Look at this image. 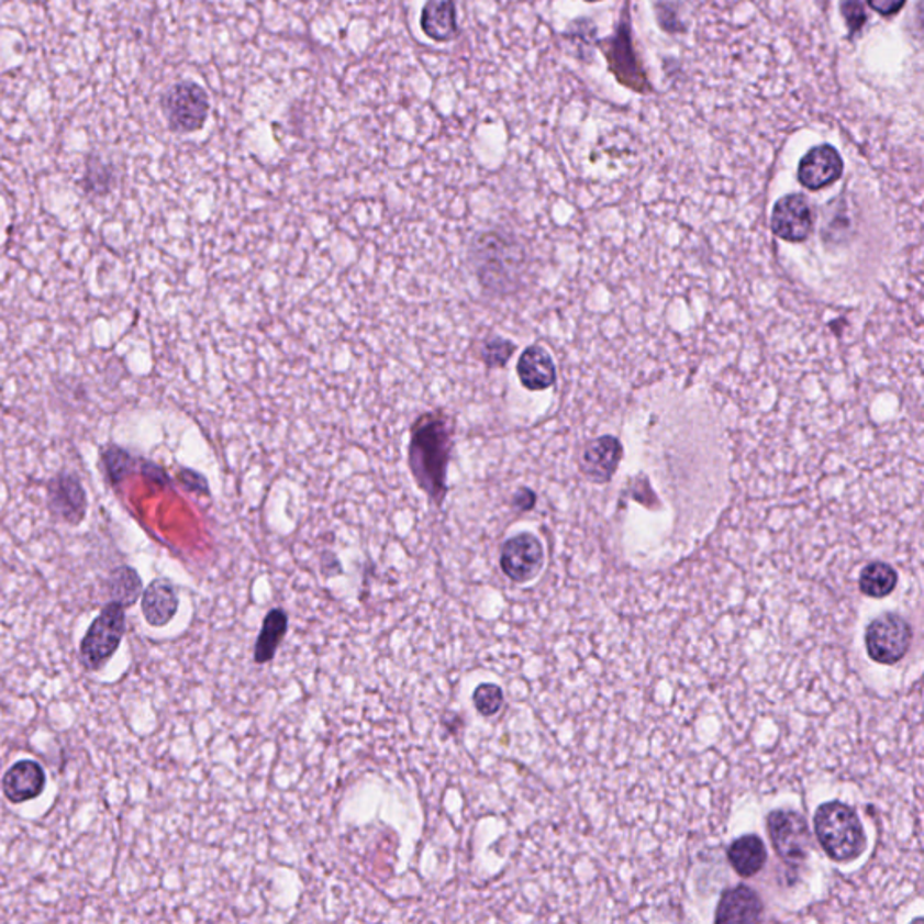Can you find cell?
Masks as SVG:
<instances>
[{
    "mask_svg": "<svg viewBox=\"0 0 924 924\" xmlns=\"http://www.w3.org/2000/svg\"><path fill=\"white\" fill-rule=\"evenodd\" d=\"M515 353V345L510 344L508 339L496 338L488 342L482 350V359H485L488 367H502L508 364L511 354Z\"/></svg>",
    "mask_w": 924,
    "mask_h": 924,
    "instance_id": "603a6c76",
    "label": "cell"
},
{
    "mask_svg": "<svg viewBox=\"0 0 924 924\" xmlns=\"http://www.w3.org/2000/svg\"><path fill=\"white\" fill-rule=\"evenodd\" d=\"M898 583V572L883 561H872L859 575V589L869 598L889 597Z\"/></svg>",
    "mask_w": 924,
    "mask_h": 924,
    "instance_id": "ffe728a7",
    "label": "cell"
},
{
    "mask_svg": "<svg viewBox=\"0 0 924 924\" xmlns=\"http://www.w3.org/2000/svg\"><path fill=\"white\" fill-rule=\"evenodd\" d=\"M764 904L755 890L735 887L724 892L719 901L715 921L717 923H753L762 917Z\"/></svg>",
    "mask_w": 924,
    "mask_h": 924,
    "instance_id": "5bb4252c",
    "label": "cell"
},
{
    "mask_svg": "<svg viewBox=\"0 0 924 924\" xmlns=\"http://www.w3.org/2000/svg\"><path fill=\"white\" fill-rule=\"evenodd\" d=\"M544 566V549L535 535L521 533L505 542L500 553V567L510 580L525 583L533 580Z\"/></svg>",
    "mask_w": 924,
    "mask_h": 924,
    "instance_id": "ba28073f",
    "label": "cell"
},
{
    "mask_svg": "<svg viewBox=\"0 0 924 924\" xmlns=\"http://www.w3.org/2000/svg\"><path fill=\"white\" fill-rule=\"evenodd\" d=\"M162 111L170 131L192 134L207 123L210 97L196 81H177L163 92Z\"/></svg>",
    "mask_w": 924,
    "mask_h": 924,
    "instance_id": "5b68a950",
    "label": "cell"
},
{
    "mask_svg": "<svg viewBox=\"0 0 924 924\" xmlns=\"http://www.w3.org/2000/svg\"><path fill=\"white\" fill-rule=\"evenodd\" d=\"M474 706L482 717H493L504 706V692L493 682H485L475 688Z\"/></svg>",
    "mask_w": 924,
    "mask_h": 924,
    "instance_id": "7402d4cb",
    "label": "cell"
},
{
    "mask_svg": "<svg viewBox=\"0 0 924 924\" xmlns=\"http://www.w3.org/2000/svg\"><path fill=\"white\" fill-rule=\"evenodd\" d=\"M109 592L112 601H118L123 606L134 605L143 592L142 578L132 567H118L109 578Z\"/></svg>",
    "mask_w": 924,
    "mask_h": 924,
    "instance_id": "44dd1931",
    "label": "cell"
},
{
    "mask_svg": "<svg viewBox=\"0 0 924 924\" xmlns=\"http://www.w3.org/2000/svg\"><path fill=\"white\" fill-rule=\"evenodd\" d=\"M51 510L62 521L78 524L86 515V491L73 475H60L49 485Z\"/></svg>",
    "mask_w": 924,
    "mask_h": 924,
    "instance_id": "7c38bea8",
    "label": "cell"
},
{
    "mask_svg": "<svg viewBox=\"0 0 924 924\" xmlns=\"http://www.w3.org/2000/svg\"><path fill=\"white\" fill-rule=\"evenodd\" d=\"M44 789L46 771L35 760H19L2 777V793L11 803L38 799Z\"/></svg>",
    "mask_w": 924,
    "mask_h": 924,
    "instance_id": "8fae6325",
    "label": "cell"
},
{
    "mask_svg": "<svg viewBox=\"0 0 924 924\" xmlns=\"http://www.w3.org/2000/svg\"><path fill=\"white\" fill-rule=\"evenodd\" d=\"M535 504V496L530 490H521V493L515 497V508L519 510H531Z\"/></svg>",
    "mask_w": 924,
    "mask_h": 924,
    "instance_id": "484cf974",
    "label": "cell"
},
{
    "mask_svg": "<svg viewBox=\"0 0 924 924\" xmlns=\"http://www.w3.org/2000/svg\"><path fill=\"white\" fill-rule=\"evenodd\" d=\"M516 372H519V378H521V383L524 385L525 389L535 390V392L549 389L556 379L553 359H550L547 350L542 349L538 345H531L521 354Z\"/></svg>",
    "mask_w": 924,
    "mask_h": 924,
    "instance_id": "2e32d148",
    "label": "cell"
},
{
    "mask_svg": "<svg viewBox=\"0 0 924 924\" xmlns=\"http://www.w3.org/2000/svg\"><path fill=\"white\" fill-rule=\"evenodd\" d=\"M814 831L828 858L838 864L858 858L867 844L861 820L847 803H824L814 814Z\"/></svg>",
    "mask_w": 924,
    "mask_h": 924,
    "instance_id": "3957f363",
    "label": "cell"
},
{
    "mask_svg": "<svg viewBox=\"0 0 924 924\" xmlns=\"http://www.w3.org/2000/svg\"><path fill=\"white\" fill-rule=\"evenodd\" d=\"M454 426L441 410L420 415L412 425L409 465L415 485L425 491L435 505L446 497V477L454 448Z\"/></svg>",
    "mask_w": 924,
    "mask_h": 924,
    "instance_id": "6da1fadb",
    "label": "cell"
},
{
    "mask_svg": "<svg viewBox=\"0 0 924 924\" xmlns=\"http://www.w3.org/2000/svg\"><path fill=\"white\" fill-rule=\"evenodd\" d=\"M622 459V445L614 437H600L587 446L581 466L587 477L597 482L611 479Z\"/></svg>",
    "mask_w": 924,
    "mask_h": 924,
    "instance_id": "e0dca14e",
    "label": "cell"
},
{
    "mask_svg": "<svg viewBox=\"0 0 924 924\" xmlns=\"http://www.w3.org/2000/svg\"><path fill=\"white\" fill-rule=\"evenodd\" d=\"M125 606L118 601H109L103 611L94 617L80 643L81 665L97 672L122 645L125 636Z\"/></svg>",
    "mask_w": 924,
    "mask_h": 924,
    "instance_id": "277c9868",
    "label": "cell"
},
{
    "mask_svg": "<svg viewBox=\"0 0 924 924\" xmlns=\"http://www.w3.org/2000/svg\"><path fill=\"white\" fill-rule=\"evenodd\" d=\"M912 626L900 614L887 612L870 622L865 631V647L870 659L879 665H895L909 654L912 645Z\"/></svg>",
    "mask_w": 924,
    "mask_h": 924,
    "instance_id": "8992f818",
    "label": "cell"
},
{
    "mask_svg": "<svg viewBox=\"0 0 924 924\" xmlns=\"http://www.w3.org/2000/svg\"><path fill=\"white\" fill-rule=\"evenodd\" d=\"M771 227L777 237L788 243H803L813 232V212L808 199L791 193L775 204Z\"/></svg>",
    "mask_w": 924,
    "mask_h": 924,
    "instance_id": "9c48e42d",
    "label": "cell"
},
{
    "mask_svg": "<svg viewBox=\"0 0 924 924\" xmlns=\"http://www.w3.org/2000/svg\"><path fill=\"white\" fill-rule=\"evenodd\" d=\"M421 31L430 41L446 44L459 36L457 2L455 0H426L421 10Z\"/></svg>",
    "mask_w": 924,
    "mask_h": 924,
    "instance_id": "4fadbf2b",
    "label": "cell"
},
{
    "mask_svg": "<svg viewBox=\"0 0 924 924\" xmlns=\"http://www.w3.org/2000/svg\"><path fill=\"white\" fill-rule=\"evenodd\" d=\"M904 2L906 0H869V5L878 11L879 15L890 16L900 13Z\"/></svg>",
    "mask_w": 924,
    "mask_h": 924,
    "instance_id": "d4e9b609",
    "label": "cell"
},
{
    "mask_svg": "<svg viewBox=\"0 0 924 924\" xmlns=\"http://www.w3.org/2000/svg\"><path fill=\"white\" fill-rule=\"evenodd\" d=\"M471 266L486 291L504 293L515 282L521 266V249L497 232L475 235L470 248Z\"/></svg>",
    "mask_w": 924,
    "mask_h": 924,
    "instance_id": "7a4b0ae2",
    "label": "cell"
},
{
    "mask_svg": "<svg viewBox=\"0 0 924 924\" xmlns=\"http://www.w3.org/2000/svg\"><path fill=\"white\" fill-rule=\"evenodd\" d=\"M842 11L850 31L861 30V25L865 24L864 0H842Z\"/></svg>",
    "mask_w": 924,
    "mask_h": 924,
    "instance_id": "cb8c5ba5",
    "label": "cell"
},
{
    "mask_svg": "<svg viewBox=\"0 0 924 924\" xmlns=\"http://www.w3.org/2000/svg\"><path fill=\"white\" fill-rule=\"evenodd\" d=\"M771 844L778 856L788 865L799 867L811 849V833L802 814L794 811H773L768 816Z\"/></svg>",
    "mask_w": 924,
    "mask_h": 924,
    "instance_id": "52a82bcc",
    "label": "cell"
},
{
    "mask_svg": "<svg viewBox=\"0 0 924 924\" xmlns=\"http://www.w3.org/2000/svg\"><path fill=\"white\" fill-rule=\"evenodd\" d=\"M179 606L176 587L172 581L154 580L143 591V616L151 626H165L172 622Z\"/></svg>",
    "mask_w": 924,
    "mask_h": 924,
    "instance_id": "9a60e30c",
    "label": "cell"
},
{
    "mask_svg": "<svg viewBox=\"0 0 924 924\" xmlns=\"http://www.w3.org/2000/svg\"><path fill=\"white\" fill-rule=\"evenodd\" d=\"M286 632H288V614L282 609L269 611L268 616L264 617L263 631L258 634L257 645H255V663L264 665L271 661Z\"/></svg>",
    "mask_w": 924,
    "mask_h": 924,
    "instance_id": "d6986e66",
    "label": "cell"
},
{
    "mask_svg": "<svg viewBox=\"0 0 924 924\" xmlns=\"http://www.w3.org/2000/svg\"><path fill=\"white\" fill-rule=\"evenodd\" d=\"M727 859L741 878H752L764 869L768 861V853L757 834H744L730 845Z\"/></svg>",
    "mask_w": 924,
    "mask_h": 924,
    "instance_id": "ac0fdd59",
    "label": "cell"
},
{
    "mask_svg": "<svg viewBox=\"0 0 924 924\" xmlns=\"http://www.w3.org/2000/svg\"><path fill=\"white\" fill-rule=\"evenodd\" d=\"M587 2H600V0H587Z\"/></svg>",
    "mask_w": 924,
    "mask_h": 924,
    "instance_id": "4316f807",
    "label": "cell"
},
{
    "mask_svg": "<svg viewBox=\"0 0 924 924\" xmlns=\"http://www.w3.org/2000/svg\"><path fill=\"white\" fill-rule=\"evenodd\" d=\"M842 172L844 162L838 151L831 145H820L809 151L800 162L799 181L809 190H822L838 181Z\"/></svg>",
    "mask_w": 924,
    "mask_h": 924,
    "instance_id": "30bf717a",
    "label": "cell"
}]
</instances>
